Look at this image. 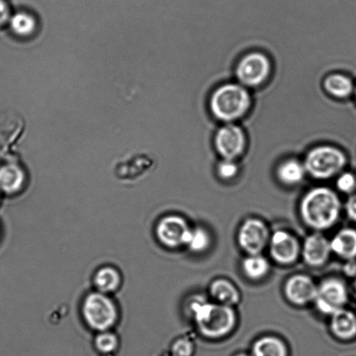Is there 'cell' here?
Segmentation results:
<instances>
[{
    "label": "cell",
    "mask_w": 356,
    "mask_h": 356,
    "mask_svg": "<svg viewBox=\"0 0 356 356\" xmlns=\"http://www.w3.org/2000/svg\"><path fill=\"white\" fill-rule=\"evenodd\" d=\"M331 250L345 259L356 257V230L343 229L330 242Z\"/></svg>",
    "instance_id": "cell-16"
},
{
    "label": "cell",
    "mask_w": 356,
    "mask_h": 356,
    "mask_svg": "<svg viewBox=\"0 0 356 356\" xmlns=\"http://www.w3.org/2000/svg\"><path fill=\"white\" fill-rule=\"evenodd\" d=\"M198 329L211 338L225 336L236 323V316L230 306L213 305L204 300H195L191 305Z\"/></svg>",
    "instance_id": "cell-2"
},
{
    "label": "cell",
    "mask_w": 356,
    "mask_h": 356,
    "mask_svg": "<svg viewBox=\"0 0 356 356\" xmlns=\"http://www.w3.org/2000/svg\"><path fill=\"white\" fill-rule=\"evenodd\" d=\"M331 251L329 241L320 234H314L306 239L302 254L310 266H320L327 260Z\"/></svg>",
    "instance_id": "cell-14"
},
{
    "label": "cell",
    "mask_w": 356,
    "mask_h": 356,
    "mask_svg": "<svg viewBox=\"0 0 356 356\" xmlns=\"http://www.w3.org/2000/svg\"><path fill=\"white\" fill-rule=\"evenodd\" d=\"M271 256L282 264H292L299 254V244L294 236L279 230L271 239Z\"/></svg>",
    "instance_id": "cell-11"
},
{
    "label": "cell",
    "mask_w": 356,
    "mask_h": 356,
    "mask_svg": "<svg viewBox=\"0 0 356 356\" xmlns=\"http://www.w3.org/2000/svg\"><path fill=\"white\" fill-rule=\"evenodd\" d=\"M236 356H249V355H236Z\"/></svg>",
    "instance_id": "cell-31"
},
{
    "label": "cell",
    "mask_w": 356,
    "mask_h": 356,
    "mask_svg": "<svg viewBox=\"0 0 356 356\" xmlns=\"http://www.w3.org/2000/svg\"><path fill=\"white\" fill-rule=\"evenodd\" d=\"M270 72V63L264 55L251 54L237 66L236 74L243 85L256 86L263 83Z\"/></svg>",
    "instance_id": "cell-8"
},
{
    "label": "cell",
    "mask_w": 356,
    "mask_h": 356,
    "mask_svg": "<svg viewBox=\"0 0 356 356\" xmlns=\"http://www.w3.org/2000/svg\"><path fill=\"white\" fill-rule=\"evenodd\" d=\"M355 291H356V284H355Z\"/></svg>",
    "instance_id": "cell-33"
},
{
    "label": "cell",
    "mask_w": 356,
    "mask_h": 356,
    "mask_svg": "<svg viewBox=\"0 0 356 356\" xmlns=\"http://www.w3.org/2000/svg\"><path fill=\"white\" fill-rule=\"evenodd\" d=\"M1 195H2L1 192H0V201H1Z\"/></svg>",
    "instance_id": "cell-32"
},
{
    "label": "cell",
    "mask_w": 356,
    "mask_h": 356,
    "mask_svg": "<svg viewBox=\"0 0 356 356\" xmlns=\"http://www.w3.org/2000/svg\"><path fill=\"white\" fill-rule=\"evenodd\" d=\"M192 352H193V346L190 341L180 339L173 344V356H191Z\"/></svg>",
    "instance_id": "cell-26"
},
{
    "label": "cell",
    "mask_w": 356,
    "mask_h": 356,
    "mask_svg": "<svg viewBox=\"0 0 356 356\" xmlns=\"http://www.w3.org/2000/svg\"><path fill=\"white\" fill-rule=\"evenodd\" d=\"M10 17V8L6 0H0V27L9 22Z\"/></svg>",
    "instance_id": "cell-29"
},
{
    "label": "cell",
    "mask_w": 356,
    "mask_h": 356,
    "mask_svg": "<svg viewBox=\"0 0 356 356\" xmlns=\"http://www.w3.org/2000/svg\"><path fill=\"white\" fill-rule=\"evenodd\" d=\"M245 145L243 132L235 125L220 129L216 137V146L223 158L232 160L243 152Z\"/></svg>",
    "instance_id": "cell-10"
},
{
    "label": "cell",
    "mask_w": 356,
    "mask_h": 356,
    "mask_svg": "<svg viewBox=\"0 0 356 356\" xmlns=\"http://www.w3.org/2000/svg\"><path fill=\"white\" fill-rule=\"evenodd\" d=\"M326 90L337 97L350 96L353 90V83L347 76L343 75H332L327 78L324 83Z\"/></svg>",
    "instance_id": "cell-22"
},
{
    "label": "cell",
    "mask_w": 356,
    "mask_h": 356,
    "mask_svg": "<svg viewBox=\"0 0 356 356\" xmlns=\"http://www.w3.org/2000/svg\"><path fill=\"white\" fill-rule=\"evenodd\" d=\"M26 183V172L17 163H8L0 167V192L2 195L19 193Z\"/></svg>",
    "instance_id": "cell-13"
},
{
    "label": "cell",
    "mask_w": 356,
    "mask_h": 356,
    "mask_svg": "<svg viewBox=\"0 0 356 356\" xmlns=\"http://www.w3.org/2000/svg\"><path fill=\"white\" fill-rule=\"evenodd\" d=\"M341 204L334 192L327 188L309 191L301 204V214L305 222L316 229L332 226L339 218Z\"/></svg>",
    "instance_id": "cell-1"
},
{
    "label": "cell",
    "mask_w": 356,
    "mask_h": 356,
    "mask_svg": "<svg viewBox=\"0 0 356 356\" xmlns=\"http://www.w3.org/2000/svg\"><path fill=\"white\" fill-rule=\"evenodd\" d=\"M97 350L104 354L113 353L118 347V339L116 334L109 330L103 331L97 334L95 339Z\"/></svg>",
    "instance_id": "cell-24"
},
{
    "label": "cell",
    "mask_w": 356,
    "mask_h": 356,
    "mask_svg": "<svg viewBox=\"0 0 356 356\" xmlns=\"http://www.w3.org/2000/svg\"><path fill=\"white\" fill-rule=\"evenodd\" d=\"M250 106V97L243 87L226 85L213 93L211 107L213 114L223 121L235 120L246 113Z\"/></svg>",
    "instance_id": "cell-3"
},
{
    "label": "cell",
    "mask_w": 356,
    "mask_h": 356,
    "mask_svg": "<svg viewBox=\"0 0 356 356\" xmlns=\"http://www.w3.org/2000/svg\"><path fill=\"white\" fill-rule=\"evenodd\" d=\"M331 330L341 339H350L356 336V316L354 313L341 309L334 313L331 319Z\"/></svg>",
    "instance_id": "cell-15"
},
{
    "label": "cell",
    "mask_w": 356,
    "mask_h": 356,
    "mask_svg": "<svg viewBox=\"0 0 356 356\" xmlns=\"http://www.w3.org/2000/svg\"><path fill=\"white\" fill-rule=\"evenodd\" d=\"M209 244L208 233L204 229L197 228L191 230L188 235L186 245L195 252H201L207 249Z\"/></svg>",
    "instance_id": "cell-25"
},
{
    "label": "cell",
    "mask_w": 356,
    "mask_h": 356,
    "mask_svg": "<svg viewBox=\"0 0 356 356\" xmlns=\"http://www.w3.org/2000/svg\"><path fill=\"white\" fill-rule=\"evenodd\" d=\"M268 232L263 222L257 219H249L243 223L239 230L240 246L250 254H258L266 246Z\"/></svg>",
    "instance_id": "cell-9"
},
{
    "label": "cell",
    "mask_w": 356,
    "mask_h": 356,
    "mask_svg": "<svg viewBox=\"0 0 356 356\" xmlns=\"http://www.w3.org/2000/svg\"><path fill=\"white\" fill-rule=\"evenodd\" d=\"M122 282L120 272L113 267L106 266L97 270L94 282H95L97 291L104 294H109L118 291Z\"/></svg>",
    "instance_id": "cell-18"
},
{
    "label": "cell",
    "mask_w": 356,
    "mask_h": 356,
    "mask_svg": "<svg viewBox=\"0 0 356 356\" xmlns=\"http://www.w3.org/2000/svg\"><path fill=\"white\" fill-rule=\"evenodd\" d=\"M10 29L15 36L29 38L34 36L38 31V21L33 14L27 12H17L10 17Z\"/></svg>",
    "instance_id": "cell-17"
},
{
    "label": "cell",
    "mask_w": 356,
    "mask_h": 356,
    "mask_svg": "<svg viewBox=\"0 0 356 356\" xmlns=\"http://www.w3.org/2000/svg\"><path fill=\"white\" fill-rule=\"evenodd\" d=\"M83 319L90 329L107 331L118 322V312L116 305L104 293H92L86 296L82 308Z\"/></svg>",
    "instance_id": "cell-4"
},
{
    "label": "cell",
    "mask_w": 356,
    "mask_h": 356,
    "mask_svg": "<svg viewBox=\"0 0 356 356\" xmlns=\"http://www.w3.org/2000/svg\"><path fill=\"white\" fill-rule=\"evenodd\" d=\"M317 288L312 279L306 275H295L285 285V295L296 305L315 301Z\"/></svg>",
    "instance_id": "cell-12"
},
{
    "label": "cell",
    "mask_w": 356,
    "mask_h": 356,
    "mask_svg": "<svg viewBox=\"0 0 356 356\" xmlns=\"http://www.w3.org/2000/svg\"><path fill=\"white\" fill-rule=\"evenodd\" d=\"M347 212L348 216L356 221V195L351 197L347 202Z\"/></svg>",
    "instance_id": "cell-30"
},
{
    "label": "cell",
    "mask_w": 356,
    "mask_h": 356,
    "mask_svg": "<svg viewBox=\"0 0 356 356\" xmlns=\"http://www.w3.org/2000/svg\"><path fill=\"white\" fill-rule=\"evenodd\" d=\"M346 163L343 152L330 146L314 149L306 159V170L316 178H329L339 172Z\"/></svg>",
    "instance_id": "cell-5"
},
{
    "label": "cell",
    "mask_w": 356,
    "mask_h": 356,
    "mask_svg": "<svg viewBox=\"0 0 356 356\" xmlns=\"http://www.w3.org/2000/svg\"><path fill=\"white\" fill-rule=\"evenodd\" d=\"M218 170L220 177L225 179H229L236 176L237 167L232 160L226 159L220 163Z\"/></svg>",
    "instance_id": "cell-27"
},
{
    "label": "cell",
    "mask_w": 356,
    "mask_h": 356,
    "mask_svg": "<svg viewBox=\"0 0 356 356\" xmlns=\"http://www.w3.org/2000/svg\"><path fill=\"white\" fill-rule=\"evenodd\" d=\"M191 229L184 218L178 216H167L156 225V234L163 246L174 248L186 245Z\"/></svg>",
    "instance_id": "cell-7"
},
{
    "label": "cell",
    "mask_w": 356,
    "mask_h": 356,
    "mask_svg": "<svg viewBox=\"0 0 356 356\" xmlns=\"http://www.w3.org/2000/svg\"><path fill=\"white\" fill-rule=\"evenodd\" d=\"M243 268L247 277L257 280L267 274L270 265L263 257L251 254L250 257L244 260Z\"/></svg>",
    "instance_id": "cell-23"
},
{
    "label": "cell",
    "mask_w": 356,
    "mask_h": 356,
    "mask_svg": "<svg viewBox=\"0 0 356 356\" xmlns=\"http://www.w3.org/2000/svg\"><path fill=\"white\" fill-rule=\"evenodd\" d=\"M315 301L321 312L333 315L346 305L347 289L341 281L337 279H329L317 288Z\"/></svg>",
    "instance_id": "cell-6"
},
{
    "label": "cell",
    "mask_w": 356,
    "mask_h": 356,
    "mask_svg": "<svg viewBox=\"0 0 356 356\" xmlns=\"http://www.w3.org/2000/svg\"><path fill=\"white\" fill-rule=\"evenodd\" d=\"M337 186L341 191L350 192L355 186V178L350 173H345L337 181Z\"/></svg>",
    "instance_id": "cell-28"
},
{
    "label": "cell",
    "mask_w": 356,
    "mask_h": 356,
    "mask_svg": "<svg viewBox=\"0 0 356 356\" xmlns=\"http://www.w3.org/2000/svg\"><path fill=\"white\" fill-rule=\"evenodd\" d=\"M254 356H287V348L282 341L275 337H264L253 347Z\"/></svg>",
    "instance_id": "cell-20"
},
{
    "label": "cell",
    "mask_w": 356,
    "mask_h": 356,
    "mask_svg": "<svg viewBox=\"0 0 356 356\" xmlns=\"http://www.w3.org/2000/svg\"><path fill=\"white\" fill-rule=\"evenodd\" d=\"M211 293L221 305L230 306L239 301V293L229 282L218 279L211 286Z\"/></svg>",
    "instance_id": "cell-19"
},
{
    "label": "cell",
    "mask_w": 356,
    "mask_h": 356,
    "mask_svg": "<svg viewBox=\"0 0 356 356\" xmlns=\"http://www.w3.org/2000/svg\"><path fill=\"white\" fill-rule=\"evenodd\" d=\"M305 167L295 160H289L282 163L278 169L279 179L286 184L299 183L305 177Z\"/></svg>",
    "instance_id": "cell-21"
}]
</instances>
